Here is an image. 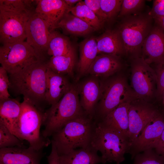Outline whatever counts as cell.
Returning <instances> with one entry per match:
<instances>
[{"mask_svg": "<svg viewBox=\"0 0 164 164\" xmlns=\"http://www.w3.org/2000/svg\"><path fill=\"white\" fill-rule=\"evenodd\" d=\"M80 56L77 69L79 74L83 75L87 73L98 54L96 37L91 36L86 38L80 43Z\"/></svg>", "mask_w": 164, "mask_h": 164, "instance_id": "cell-25", "label": "cell"}, {"mask_svg": "<svg viewBox=\"0 0 164 164\" xmlns=\"http://www.w3.org/2000/svg\"><path fill=\"white\" fill-rule=\"evenodd\" d=\"M35 12L46 23L50 32L55 31L69 9L64 0H37Z\"/></svg>", "mask_w": 164, "mask_h": 164, "instance_id": "cell-15", "label": "cell"}, {"mask_svg": "<svg viewBox=\"0 0 164 164\" xmlns=\"http://www.w3.org/2000/svg\"><path fill=\"white\" fill-rule=\"evenodd\" d=\"M157 24L159 25L164 30V17Z\"/></svg>", "mask_w": 164, "mask_h": 164, "instance_id": "cell-41", "label": "cell"}, {"mask_svg": "<svg viewBox=\"0 0 164 164\" xmlns=\"http://www.w3.org/2000/svg\"><path fill=\"white\" fill-rule=\"evenodd\" d=\"M122 66L120 56L99 54L91 65L87 73L95 77H108L119 71Z\"/></svg>", "mask_w": 164, "mask_h": 164, "instance_id": "cell-19", "label": "cell"}, {"mask_svg": "<svg viewBox=\"0 0 164 164\" xmlns=\"http://www.w3.org/2000/svg\"><path fill=\"white\" fill-rule=\"evenodd\" d=\"M58 28H61L66 34L76 36L87 35L96 31L90 24L70 12L65 13Z\"/></svg>", "mask_w": 164, "mask_h": 164, "instance_id": "cell-24", "label": "cell"}, {"mask_svg": "<svg viewBox=\"0 0 164 164\" xmlns=\"http://www.w3.org/2000/svg\"><path fill=\"white\" fill-rule=\"evenodd\" d=\"M149 14L155 22L158 23L164 17V0H154Z\"/></svg>", "mask_w": 164, "mask_h": 164, "instance_id": "cell-35", "label": "cell"}, {"mask_svg": "<svg viewBox=\"0 0 164 164\" xmlns=\"http://www.w3.org/2000/svg\"><path fill=\"white\" fill-rule=\"evenodd\" d=\"M73 48L67 36L56 31L51 32L47 51L48 56L51 57L65 54Z\"/></svg>", "mask_w": 164, "mask_h": 164, "instance_id": "cell-27", "label": "cell"}, {"mask_svg": "<svg viewBox=\"0 0 164 164\" xmlns=\"http://www.w3.org/2000/svg\"><path fill=\"white\" fill-rule=\"evenodd\" d=\"M84 2L94 13L102 23L104 24L107 21L101 9V0H85L84 1Z\"/></svg>", "mask_w": 164, "mask_h": 164, "instance_id": "cell-37", "label": "cell"}, {"mask_svg": "<svg viewBox=\"0 0 164 164\" xmlns=\"http://www.w3.org/2000/svg\"><path fill=\"white\" fill-rule=\"evenodd\" d=\"M67 5L69 9L74 6L77 3L80 1V0H64Z\"/></svg>", "mask_w": 164, "mask_h": 164, "instance_id": "cell-40", "label": "cell"}, {"mask_svg": "<svg viewBox=\"0 0 164 164\" xmlns=\"http://www.w3.org/2000/svg\"><path fill=\"white\" fill-rule=\"evenodd\" d=\"M97 151L90 145L58 155L60 164H98L101 163Z\"/></svg>", "mask_w": 164, "mask_h": 164, "instance_id": "cell-22", "label": "cell"}, {"mask_svg": "<svg viewBox=\"0 0 164 164\" xmlns=\"http://www.w3.org/2000/svg\"><path fill=\"white\" fill-rule=\"evenodd\" d=\"M132 88L138 99L148 102L157 87L155 70L141 57L131 59Z\"/></svg>", "mask_w": 164, "mask_h": 164, "instance_id": "cell-9", "label": "cell"}, {"mask_svg": "<svg viewBox=\"0 0 164 164\" xmlns=\"http://www.w3.org/2000/svg\"><path fill=\"white\" fill-rule=\"evenodd\" d=\"M122 2L121 0H101V9L107 21L118 15Z\"/></svg>", "mask_w": 164, "mask_h": 164, "instance_id": "cell-32", "label": "cell"}, {"mask_svg": "<svg viewBox=\"0 0 164 164\" xmlns=\"http://www.w3.org/2000/svg\"><path fill=\"white\" fill-rule=\"evenodd\" d=\"M90 146L101 154V163L120 164L125 160L130 143L128 138L100 122L94 124Z\"/></svg>", "mask_w": 164, "mask_h": 164, "instance_id": "cell-2", "label": "cell"}, {"mask_svg": "<svg viewBox=\"0 0 164 164\" xmlns=\"http://www.w3.org/2000/svg\"><path fill=\"white\" fill-rule=\"evenodd\" d=\"M117 29L125 54L131 59L141 57L143 43L153 25L152 18L139 13L124 17Z\"/></svg>", "mask_w": 164, "mask_h": 164, "instance_id": "cell-4", "label": "cell"}, {"mask_svg": "<svg viewBox=\"0 0 164 164\" xmlns=\"http://www.w3.org/2000/svg\"><path fill=\"white\" fill-rule=\"evenodd\" d=\"M137 98L126 77L118 75L101 84L98 112L103 119L121 104Z\"/></svg>", "mask_w": 164, "mask_h": 164, "instance_id": "cell-7", "label": "cell"}, {"mask_svg": "<svg viewBox=\"0 0 164 164\" xmlns=\"http://www.w3.org/2000/svg\"><path fill=\"white\" fill-rule=\"evenodd\" d=\"M21 104V112L18 123L19 138L27 141L29 146L34 149L43 150L51 143V141L45 138L40 133L44 113L41 108L25 98Z\"/></svg>", "mask_w": 164, "mask_h": 164, "instance_id": "cell-6", "label": "cell"}, {"mask_svg": "<svg viewBox=\"0 0 164 164\" xmlns=\"http://www.w3.org/2000/svg\"><path fill=\"white\" fill-rule=\"evenodd\" d=\"M142 152L135 156L133 164H164V159L153 149Z\"/></svg>", "mask_w": 164, "mask_h": 164, "instance_id": "cell-31", "label": "cell"}, {"mask_svg": "<svg viewBox=\"0 0 164 164\" xmlns=\"http://www.w3.org/2000/svg\"><path fill=\"white\" fill-rule=\"evenodd\" d=\"M145 0H123L118 16H125L139 13L144 6Z\"/></svg>", "mask_w": 164, "mask_h": 164, "instance_id": "cell-33", "label": "cell"}, {"mask_svg": "<svg viewBox=\"0 0 164 164\" xmlns=\"http://www.w3.org/2000/svg\"><path fill=\"white\" fill-rule=\"evenodd\" d=\"M46 23L35 12L26 26V42L33 49L38 60L47 61V51L51 34Z\"/></svg>", "mask_w": 164, "mask_h": 164, "instance_id": "cell-10", "label": "cell"}, {"mask_svg": "<svg viewBox=\"0 0 164 164\" xmlns=\"http://www.w3.org/2000/svg\"><path fill=\"white\" fill-rule=\"evenodd\" d=\"M35 0H0V10L14 13H33Z\"/></svg>", "mask_w": 164, "mask_h": 164, "instance_id": "cell-29", "label": "cell"}, {"mask_svg": "<svg viewBox=\"0 0 164 164\" xmlns=\"http://www.w3.org/2000/svg\"><path fill=\"white\" fill-rule=\"evenodd\" d=\"M77 87L81 106L86 114H91L100 99L101 84L96 78L92 77L86 80Z\"/></svg>", "mask_w": 164, "mask_h": 164, "instance_id": "cell-17", "label": "cell"}, {"mask_svg": "<svg viewBox=\"0 0 164 164\" xmlns=\"http://www.w3.org/2000/svg\"><path fill=\"white\" fill-rule=\"evenodd\" d=\"M96 38L98 54L126 55L124 45L117 30H107Z\"/></svg>", "mask_w": 164, "mask_h": 164, "instance_id": "cell-23", "label": "cell"}, {"mask_svg": "<svg viewBox=\"0 0 164 164\" xmlns=\"http://www.w3.org/2000/svg\"><path fill=\"white\" fill-rule=\"evenodd\" d=\"M154 149L156 153L164 159V129Z\"/></svg>", "mask_w": 164, "mask_h": 164, "instance_id": "cell-39", "label": "cell"}, {"mask_svg": "<svg viewBox=\"0 0 164 164\" xmlns=\"http://www.w3.org/2000/svg\"><path fill=\"white\" fill-rule=\"evenodd\" d=\"M76 61V53L73 47L65 54L50 57L47 61V64L48 68L56 73L72 76Z\"/></svg>", "mask_w": 164, "mask_h": 164, "instance_id": "cell-26", "label": "cell"}, {"mask_svg": "<svg viewBox=\"0 0 164 164\" xmlns=\"http://www.w3.org/2000/svg\"><path fill=\"white\" fill-rule=\"evenodd\" d=\"M94 124L84 114L67 122L51 136L58 155L90 145Z\"/></svg>", "mask_w": 164, "mask_h": 164, "instance_id": "cell-5", "label": "cell"}, {"mask_svg": "<svg viewBox=\"0 0 164 164\" xmlns=\"http://www.w3.org/2000/svg\"><path fill=\"white\" fill-rule=\"evenodd\" d=\"M132 101L121 104L107 115L101 121L105 125L115 130L128 138V110L130 103Z\"/></svg>", "mask_w": 164, "mask_h": 164, "instance_id": "cell-21", "label": "cell"}, {"mask_svg": "<svg viewBox=\"0 0 164 164\" xmlns=\"http://www.w3.org/2000/svg\"><path fill=\"white\" fill-rule=\"evenodd\" d=\"M47 68V61L37 60L19 72L9 74V87L40 108V104L45 101Z\"/></svg>", "mask_w": 164, "mask_h": 164, "instance_id": "cell-1", "label": "cell"}, {"mask_svg": "<svg viewBox=\"0 0 164 164\" xmlns=\"http://www.w3.org/2000/svg\"><path fill=\"white\" fill-rule=\"evenodd\" d=\"M21 110V103L16 99L9 98L0 101V122L18 138V123Z\"/></svg>", "mask_w": 164, "mask_h": 164, "instance_id": "cell-20", "label": "cell"}, {"mask_svg": "<svg viewBox=\"0 0 164 164\" xmlns=\"http://www.w3.org/2000/svg\"><path fill=\"white\" fill-rule=\"evenodd\" d=\"M71 85L64 75L55 73L47 67L45 101L51 106L54 105L68 91Z\"/></svg>", "mask_w": 164, "mask_h": 164, "instance_id": "cell-18", "label": "cell"}, {"mask_svg": "<svg viewBox=\"0 0 164 164\" xmlns=\"http://www.w3.org/2000/svg\"><path fill=\"white\" fill-rule=\"evenodd\" d=\"M7 71L2 66L0 67V101L6 99L10 96L8 91L10 86L9 77Z\"/></svg>", "mask_w": 164, "mask_h": 164, "instance_id": "cell-34", "label": "cell"}, {"mask_svg": "<svg viewBox=\"0 0 164 164\" xmlns=\"http://www.w3.org/2000/svg\"><path fill=\"white\" fill-rule=\"evenodd\" d=\"M33 13H16L0 10V42L3 44L24 41L26 38V22Z\"/></svg>", "mask_w": 164, "mask_h": 164, "instance_id": "cell-11", "label": "cell"}, {"mask_svg": "<svg viewBox=\"0 0 164 164\" xmlns=\"http://www.w3.org/2000/svg\"><path fill=\"white\" fill-rule=\"evenodd\" d=\"M44 155L30 146L0 149V164H40Z\"/></svg>", "mask_w": 164, "mask_h": 164, "instance_id": "cell-16", "label": "cell"}, {"mask_svg": "<svg viewBox=\"0 0 164 164\" xmlns=\"http://www.w3.org/2000/svg\"><path fill=\"white\" fill-rule=\"evenodd\" d=\"M23 140L13 134L0 122V149L15 147H25Z\"/></svg>", "mask_w": 164, "mask_h": 164, "instance_id": "cell-30", "label": "cell"}, {"mask_svg": "<svg viewBox=\"0 0 164 164\" xmlns=\"http://www.w3.org/2000/svg\"><path fill=\"white\" fill-rule=\"evenodd\" d=\"M67 12H70L89 24L96 30L100 29L104 24L85 4L84 1L81 0L74 6L69 9Z\"/></svg>", "mask_w": 164, "mask_h": 164, "instance_id": "cell-28", "label": "cell"}, {"mask_svg": "<svg viewBox=\"0 0 164 164\" xmlns=\"http://www.w3.org/2000/svg\"><path fill=\"white\" fill-rule=\"evenodd\" d=\"M78 95L77 86L71 84L61 99L44 113V138H48L67 122L84 114Z\"/></svg>", "mask_w": 164, "mask_h": 164, "instance_id": "cell-3", "label": "cell"}, {"mask_svg": "<svg viewBox=\"0 0 164 164\" xmlns=\"http://www.w3.org/2000/svg\"><path fill=\"white\" fill-rule=\"evenodd\" d=\"M51 149L50 155L47 156L48 164H60L58 155L54 143L51 141Z\"/></svg>", "mask_w": 164, "mask_h": 164, "instance_id": "cell-38", "label": "cell"}, {"mask_svg": "<svg viewBox=\"0 0 164 164\" xmlns=\"http://www.w3.org/2000/svg\"><path fill=\"white\" fill-rule=\"evenodd\" d=\"M155 70L157 78V94L162 96L164 90V60L156 64Z\"/></svg>", "mask_w": 164, "mask_h": 164, "instance_id": "cell-36", "label": "cell"}, {"mask_svg": "<svg viewBox=\"0 0 164 164\" xmlns=\"http://www.w3.org/2000/svg\"><path fill=\"white\" fill-rule=\"evenodd\" d=\"M159 111L149 102L137 98L131 102L128 110V139L131 143Z\"/></svg>", "mask_w": 164, "mask_h": 164, "instance_id": "cell-13", "label": "cell"}, {"mask_svg": "<svg viewBox=\"0 0 164 164\" xmlns=\"http://www.w3.org/2000/svg\"><path fill=\"white\" fill-rule=\"evenodd\" d=\"M38 60L33 49L26 41L2 44L0 63L9 74L21 70Z\"/></svg>", "mask_w": 164, "mask_h": 164, "instance_id": "cell-8", "label": "cell"}, {"mask_svg": "<svg viewBox=\"0 0 164 164\" xmlns=\"http://www.w3.org/2000/svg\"><path fill=\"white\" fill-rule=\"evenodd\" d=\"M164 129V116L159 111L149 121L131 144L128 152L134 158L137 154L154 149Z\"/></svg>", "mask_w": 164, "mask_h": 164, "instance_id": "cell-12", "label": "cell"}, {"mask_svg": "<svg viewBox=\"0 0 164 164\" xmlns=\"http://www.w3.org/2000/svg\"><path fill=\"white\" fill-rule=\"evenodd\" d=\"M141 57L149 65L164 60V30L155 22L143 43Z\"/></svg>", "mask_w": 164, "mask_h": 164, "instance_id": "cell-14", "label": "cell"}, {"mask_svg": "<svg viewBox=\"0 0 164 164\" xmlns=\"http://www.w3.org/2000/svg\"><path fill=\"white\" fill-rule=\"evenodd\" d=\"M162 103L164 105V90L162 94Z\"/></svg>", "mask_w": 164, "mask_h": 164, "instance_id": "cell-42", "label": "cell"}]
</instances>
